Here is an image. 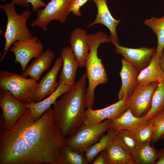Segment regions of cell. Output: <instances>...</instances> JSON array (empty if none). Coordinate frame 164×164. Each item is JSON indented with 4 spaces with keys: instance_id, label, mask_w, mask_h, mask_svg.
<instances>
[{
    "instance_id": "29",
    "label": "cell",
    "mask_w": 164,
    "mask_h": 164,
    "mask_svg": "<svg viewBox=\"0 0 164 164\" xmlns=\"http://www.w3.org/2000/svg\"><path fill=\"white\" fill-rule=\"evenodd\" d=\"M152 119L148 121L133 132L140 145L151 141L154 132Z\"/></svg>"
},
{
    "instance_id": "26",
    "label": "cell",
    "mask_w": 164,
    "mask_h": 164,
    "mask_svg": "<svg viewBox=\"0 0 164 164\" xmlns=\"http://www.w3.org/2000/svg\"><path fill=\"white\" fill-rule=\"evenodd\" d=\"M164 110V80L159 83L154 92L150 109L144 115L145 120L150 121Z\"/></svg>"
},
{
    "instance_id": "12",
    "label": "cell",
    "mask_w": 164,
    "mask_h": 164,
    "mask_svg": "<svg viewBox=\"0 0 164 164\" xmlns=\"http://www.w3.org/2000/svg\"><path fill=\"white\" fill-rule=\"evenodd\" d=\"M112 43L115 47L116 53L121 54L126 60L135 66L139 73L149 65L156 50L154 47L132 48L121 46L115 42Z\"/></svg>"
},
{
    "instance_id": "16",
    "label": "cell",
    "mask_w": 164,
    "mask_h": 164,
    "mask_svg": "<svg viewBox=\"0 0 164 164\" xmlns=\"http://www.w3.org/2000/svg\"><path fill=\"white\" fill-rule=\"evenodd\" d=\"M60 56L63 64L59 76V80L72 88L76 82L77 71L79 67L78 63L70 47L67 46L63 48Z\"/></svg>"
},
{
    "instance_id": "2",
    "label": "cell",
    "mask_w": 164,
    "mask_h": 164,
    "mask_svg": "<svg viewBox=\"0 0 164 164\" xmlns=\"http://www.w3.org/2000/svg\"><path fill=\"white\" fill-rule=\"evenodd\" d=\"M87 78L85 72L70 90L63 94L53 104L54 122L64 138L84 123Z\"/></svg>"
},
{
    "instance_id": "7",
    "label": "cell",
    "mask_w": 164,
    "mask_h": 164,
    "mask_svg": "<svg viewBox=\"0 0 164 164\" xmlns=\"http://www.w3.org/2000/svg\"><path fill=\"white\" fill-rule=\"evenodd\" d=\"M70 0H51L43 9L37 11L35 19L31 23L36 26L46 31L49 25L54 20L63 23L67 21Z\"/></svg>"
},
{
    "instance_id": "1",
    "label": "cell",
    "mask_w": 164,
    "mask_h": 164,
    "mask_svg": "<svg viewBox=\"0 0 164 164\" xmlns=\"http://www.w3.org/2000/svg\"><path fill=\"white\" fill-rule=\"evenodd\" d=\"M53 108L38 119L28 108L11 129L0 135V164H61L65 138L54 122Z\"/></svg>"
},
{
    "instance_id": "24",
    "label": "cell",
    "mask_w": 164,
    "mask_h": 164,
    "mask_svg": "<svg viewBox=\"0 0 164 164\" xmlns=\"http://www.w3.org/2000/svg\"><path fill=\"white\" fill-rule=\"evenodd\" d=\"M148 142L139 145L132 155L135 164H154L158 158V151Z\"/></svg>"
},
{
    "instance_id": "8",
    "label": "cell",
    "mask_w": 164,
    "mask_h": 164,
    "mask_svg": "<svg viewBox=\"0 0 164 164\" xmlns=\"http://www.w3.org/2000/svg\"><path fill=\"white\" fill-rule=\"evenodd\" d=\"M0 107L6 130L12 128L28 109L26 104L16 99L7 91H0Z\"/></svg>"
},
{
    "instance_id": "19",
    "label": "cell",
    "mask_w": 164,
    "mask_h": 164,
    "mask_svg": "<svg viewBox=\"0 0 164 164\" xmlns=\"http://www.w3.org/2000/svg\"><path fill=\"white\" fill-rule=\"evenodd\" d=\"M159 59L155 52L149 65L139 73L136 86L145 87L153 82L160 83L164 80V72L159 66Z\"/></svg>"
},
{
    "instance_id": "30",
    "label": "cell",
    "mask_w": 164,
    "mask_h": 164,
    "mask_svg": "<svg viewBox=\"0 0 164 164\" xmlns=\"http://www.w3.org/2000/svg\"><path fill=\"white\" fill-rule=\"evenodd\" d=\"M152 119L154 130L151 143L154 146L157 142L162 139L164 134V110Z\"/></svg>"
},
{
    "instance_id": "6",
    "label": "cell",
    "mask_w": 164,
    "mask_h": 164,
    "mask_svg": "<svg viewBox=\"0 0 164 164\" xmlns=\"http://www.w3.org/2000/svg\"><path fill=\"white\" fill-rule=\"evenodd\" d=\"M111 119L95 124L83 123L72 134L65 138V145L72 149L84 152L86 148L97 142L109 128Z\"/></svg>"
},
{
    "instance_id": "4",
    "label": "cell",
    "mask_w": 164,
    "mask_h": 164,
    "mask_svg": "<svg viewBox=\"0 0 164 164\" xmlns=\"http://www.w3.org/2000/svg\"><path fill=\"white\" fill-rule=\"evenodd\" d=\"M15 5L12 2L0 5V8L5 13L7 21L5 31L3 34L5 42V46L0 54L1 62L5 57L12 45L17 41H23L33 37L28 29L27 21L32 12L29 9L18 14Z\"/></svg>"
},
{
    "instance_id": "28",
    "label": "cell",
    "mask_w": 164,
    "mask_h": 164,
    "mask_svg": "<svg viewBox=\"0 0 164 164\" xmlns=\"http://www.w3.org/2000/svg\"><path fill=\"white\" fill-rule=\"evenodd\" d=\"M61 164H88L84 152L70 148L66 145L61 151Z\"/></svg>"
},
{
    "instance_id": "22",
    "label": "cell",
    "mask_w": 164,
    "mask_h": 164,
    "mask_svg": "<svg viewBox=\"0 0 164 164\" xmlns=\"http://www.w3.org/2000/svg\"><path fill=\"white\" fill-rule=\"evenodd\" d=\"M106 135L104 134L99 140L84 150V153L88 164L92 163L97 155L105 150L114 140L116 132L110 128Z\"/></svg>"
},
{
    "instance_id": "23",
    "label": "cell",
    "mask_w": 164,
    "mask_h": 164,
    "mask_svg": "<svg viewBox=\"0 0 164 164\" xmlns=\"http://www.w3.org/2000/svg\"><path fill=\"white\" fill-rule=\"evenodd\" d=\"M108 164H135L132 156L114 141L105 150Z\"/></svg>"
},
{
    "instance_id": "21",
    "label": "cell",
    "mask_w": 164,
    "mask_h": 164,
    "mask_svg": "<svg viewBox=\"0 0 164 164\" xmlns=\"http://www.w3.org/2000/svg\"><path fill=\"white\" fill-rule=\"evenodd\" d=\"M147 121L144 115L136 116L128 109L120 116L111 120L110 128L116 132L122 130L133 132Z\"/></svg>"
},
{
    "instance_id": "33",
    "label": "cell",
    "mask_w": 164,
    "mask_h": 164,
    "mask_svg": "<svg viewBox=\"0 0 164 164\" xmlns=\"http://www.w3.org/2000/svg\"><path fill=\"white\" fill-rule=\"evenodd\" d=\"M92 164H108V159L105 150L99 153L95 157Z\"/></svg>"
},
{
    "instance_id": "5",
    "label": "cell",
    "mask_w": 164,
    "mask_h": 164,
    "mask_svg": "<svg viewBox=\"0 0 164 164\" xmlns=\"http://www.w3.org/2000/svg\"><path fill=\"white\" fill-rule=\"evenodd\" d=\"M38 84L31 77L5 70L0 72V91H9L15 98L25 104L35 101Z\"/></svg>"
},
{
    "instance_id": "11",
    "label": "cell",
    "mask_w": 164,
    "mask_h": 164,
    "mask_svg": "<svg viewBox=\"0 0 164 164\" xmlns=\"http://www.w3.org/2000/svg\"><path fill=\"white\" fill-rule=\"evenodd\" d=\"M128 97L125 95L116 103L102 109H87L84 111V123L97 124L106 119L111 120L120 116L127 109V100Z\"/></svg>"
},
{
    "instance_id": "14",
    "label": "cell",
    "mask_w": 164,
    "mask_h": 164,
    "mask_svg": "<svg viewBox=\"0 0 164 164\" xmlns=\"http://www.w3.org/2000/svg\"><path fill=\"white\" fill-rule=\"evenodd\" d=\"M63 61L60 56L56 59L53 66L38 83L35 101H41L46 96L52 94L59 85L57 81L58 73L62 67Z\"/></svg>"
},
{
    "instance_id": "25",
    "label": "cell",
    "mask_w": 164,
    "mask_h": 164,
    "mask_svg": "<svg viewBox=\"0 0 164 164\" xmlns=\"http://www.w3.org/2000/svg\"><path fill=\"white\" fill-rule=\"evenodd\" d=\"M114 141L128 154L132 156L140 145L135 134L132 132L129 131L122 130L117 132Z\"/></svg>"
},
{
    "instance_id": "31",
    "label": "cell",
    "mask_w": 164,
    "mask_h": 164,
    "mask_svg": "<svg viewBox=\"0 0 164 164\" xmlns=\"http://www.w3.org/2000/svg\"><path fill=\"white\" fill-rule=\"evenodd\" d=\"M11 2L15 5L24 7H28L31 4L32 11L36 12L40 8L44 7L46 5L42 0H12Z\"/></svg>"
},
{
    "instance_id": "27",
    "label": "cell",
    "mask_w": 164,
    "mask_h": 164,
    "mask_svg": "<svg viewBox=\"0 0 164 164\" xmlns=\"http://www.w3.org/2000/svg\"><path fill=\"white\" fill-rule=\"evenodd\" d=\"M144 24L151 28L157 36L156 52L159 59L164 48V16L159 18L152 16L150 19L144 21Z\"/></svg>"
},
{
    "instance_id": "35",
    "label": "cell",
    "mask_w": 164,
    "mask_h": 164,
    "mask_svg": "<svg viewBox=\"0 0 164 164\" xmlns=\"http://www.w3.org/2000/svg\"><path fill=\"white\" fill-rule=\"evenodd\" d=\"M159 64L160 68L164 72V48L159 59Z\"/></svg>"
},
{
    "instance_id": "13",
    "label": "cell",
    "mask_w": 164,
    "mask_h": 164,
    "mask_svg": "<svg viewBox=\"0 0 164 164\" xmlns=\"http://www.w3.org/2000/svg\"><path fill=\"white\" fill-rule=\"evenodd\" d=\"M92 0L96 5L97 13L94 21L89 24L87 27L98 24L104 26L110 31L109 38L111 43L115 42L119 44L117 32V27L121 20H117L113 17L108 7L107 0Z\"/></svg>"
},
{
    "instance_id": "32",
    "label": "cell",
    "mask_w": 164,
    "mask_h": 164,
    "mask_svg": "<svg viewBox=\"0 0 164 164\" xmlns=\"http://www.w3.org/2000/svg\"><path fill=\"white\" fill-rule=\"evenodd\" d=\"M89 0H70L68 11V15L71 13L75 16L79 17L82 16L80 8Z\"/></svg>"
},
{
    "instance_id": "9",
    "label": "cell",
    "mask_w": 164,
    "mask_h": 164,
    "mask_svg": "<svg viewBox=\"0 0 164 164\" xmlns=\"http://www.w3.org/2000/svg\"><path fill=\"white\" fill-rule=\"evenodd\" d=\"M159 83L154 82L143 87L136 86L132 94L127 98V109L136 116L144 115L150 109L153 93Z\"/></svg>"
},
{
    "instance_id": "36",
    "label": "cell",
    "mask_w": 164,
    "mask_h": 164,
    "mask_svg": "<svg viewBox=\"0 0 164 164\" xmlns=\"http://www.w3.org/2000/svg\"><path fill=\"white\" fill-rule=\"evenodd\" d=\"M162 139H163V140L164 141V134L163 136Z\"/></svg>"
},
{
    "instance_id": "18",
    "label": "cell",
    "mask_w": 164,
    "mask_h": 164,
    "mask_svg": "<svg viewBox=\"0 0 164 164\" xmlns=\"http://www.w3.org/2000/svg\"><path fill=\"white\" fill-rule=\"evenodd\" d=\"M122 68L119 73L121 85L118 94V100L126 95L130 96L136 86L137 77L139 73L138 70L132 64L124 58L121 60Z\"/></svg>"
},
{
    "instance_id": "3",
    "label": "cell",
    "mask_w": 164,
    "mask_h": 164,
    "mask_svg": "<svg viewBox=\"0 0 164 164\" xmlns=\"http://www.w3.org/2000/svg\"><path fill=\"white\" fill-rule=\"evenodd\" d=\"M89 52L85 67L88 81L85 96L86 108H92L95 98L94 91L99 85L106 83L108 80V74L102 60L98 56V48L104 43H111L108 35L102 32H98L88 35Z\"/></svg>"
},
{
    "instance_id": "10",
    "label": "cell",
    "mask_w": 164,
    "mask_h": 164,
    "mask_svg": "<svg viewBox=\"0 0 164 164\" xmlns=\"http://www.w3.org/2000/svg\"><path fill=\"white\" fill-rule=\"evenodd\" d=\"M10 50L15 55L14 61L20 64L23 72L32 58H36L43 53V46L38 38L33 36L24 41L15 42Z\"/></svg>"
},
{
    "instance_id": "20",
    "label": "cell",
    "mask_w": 164,
    "mask_h": 164,
    "mask_svg": "<svg viewBox=\"0 0 164 164\" xmlns=\"http://www.w3.org/2000/svg\"><path fill=\"white\" fill-rule=\"evenodd\" d=\"M55 56L53 51L49 49H47L36 58L21 75L26 77L29 76L38 82L42 74L50 67Z\"/></svg>"
},
{
    "instance_id": "15",
    "label": "cell",
    "mask_w": 164,
    "mask_h": 164,
    "mask_svg": "<svg viewBox=\"0 0 164 164\" xmlns=\"http://www.w3.org/2000/svg\"><path fill=\"white\" fill-rule=\"evenodd\" d=\"M69 43L79 67H85L89 52L88 35L86 31L80 28L75 29L70 35Z\"/></svg>"
},
{
    "instance_id": "34",
    "label": "cell",
    "mask_w": 164,
    "mask_h": 164,
    "mask_svg": "<svg viewBox=\"0 0 164 164\" xmlns=\"http://www.w3.org/2000/svg\"><path fill=\"white\" fill-rule=\"evenodd\" d=\"M155 164H164V146L158 150V158Z\"/></svg>"
},
{
    "instance_id": "17",
    "label": "cell",
    "mask_w": 164,
    "mask_h": 164,
    "mask_svg": "<svg viewBox=\"0 0 164 164\" xmlns=\"http://www.w3.org/2000/svg\"><path fill=\"white\" fill-rule=\"evenodd\" d=\"M58 83L59 85L56 90L46 98L39 102L34 101L26 104L30 110L31 115L33 119L36 120L39 119L59 97L72 88L60 80Z\"/></svg>"
}]
</instances>
